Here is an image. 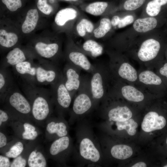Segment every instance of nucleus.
Masks as SVG:
<instances>
[{"instance_id":"obj_2","label":"nucleus","mask_w":167,"mask_h":167,"mask_svg":"<svg viewBox=\"0 0 167 167\" xmlns=\"http://www.w3.org/2000/svg\"><path fill=\"white\" fill-rule=\"evenodd\" d=\"M3 103V109L8 113L13 121L30 122L32 120L31 103L15 84L8 92Z\"/></svg>"},{"instance_id":"obj_20","label":"nucleus","mask_w":167,"mask_h":167,"mask_svg":"<svg viewBox=\"0 0 167 167\" xmlns=\"http://www.w3.org/2000/svg\"><path fill=\"white\" fill-rule=\"evenodd\" d=\"M79 152L82 157L92 162H97L100 158L99 151L92 140L88 138H84L81 141Z\"/></svg>"},{"instance_id":"obj_44","label":"nucleus","mask_w":167,"mask_h":167,"mask_svg":"<svg viewBox=\"0 0 167 167\" xmlns=\"http://www.w3.org/2000/svg\"><path fill=\"white\" fill-rule=\"evenodd\" d=\"M120 17L118 15H114L112 18L111 21L112 26L116 27L118 25Z\"/></svg>"},{"instance_id":"obj_47","label":"nucleus","mask_w":167,"mask_h":167,"mask_svg":"<svg viewBox=\"0 0 167 167\" xmlns=\"http://www.w3.org/2000/svg\"><path fill=\"white\" fill-rule=\"evenodd\" d=\"M163 167H167V164H166V165H164V166H163Z\"/></svg>"},{"instance_id":"obj_36","label":"nucleus","mask_w":167,"mask_h":167,"mask_svg":"<svg viewBox=\"0 0 167 167\" xmlns=\"http://www.w3.org/2000/svg\"><path fill=\"white\" fill-rule=\"evenodd\" d=\"M28 152L25 148L23 152L19 156L14 158L11 162V167H25L28 164Z\"/></svg>"},{"instance_id":"obj_19","label":"nucleus","mask_w":167,"mask_h":167,"mask_svg":"<svg viewBox=\"0 0 167 167\" xmlns=\"http://www.w3.org/2000/svg\"><path fill=\"white\" fill-rule=\"evenodd\" d=\"M81 15L74 8H66L61 9L56 13L54 22L58 27H62L69 25L74 29L77 21Z\"/></svg>"},{"instance_id":"obj_33","label":"nucleus","mask_w":167,"mask_h":167,"mask_svg":"<svg viewBox=\"0 0 167 167\" xmlns=\"http://www.w3.org/2000/svg\"><path fill=\"white\" fill-rule=\"evenodd\" d=\"M167 4V0H152L147 3L146 12L152 17L157 15L160 12L162 7Z\"/></svg>"},{"instance_id":"obj_8","label":"nucleus","mask_w":167,"mask_h":167,"mask_svg":"<svg viewBox=\"0 0 167 167\" xmlns=\"http://www.w3.org/2000/svg\"><path fill=\"white\" fill-rule=\"evenodd\" d=\"M88 76H81V84L74 99L72 110L77 115H82L91 109L94 105Z\"/></svg>"},{"instance_id":"obj_25","label":"nucleus","mask_w":167,"mask_h":167,"mask_svg":"<svg viewBox=\"0 0 167 167\" xmlns=\"http://www.w3.org/2000/svg\"><path fill=\"white\" fill-rule=\"evenodd\" d=\"M79 47L86 55L93 58L101 55L104 50L103 46L100 43L91 38L86 40L81 46Z\"/></svg>"},{"instance_id":"obj_11","label":"nucleus","mask_w":167,"mask_h":167,"mask_svg":"<svg viewBox=\"0 0 167 167\" xmlns=\"http://www.w3.org/2000/svg\"><path fill=\"white\" fill-rule=\"evenodd\" d=\"M29 49L37 57L57 64L58 60L62 55L61 44L57 42L38 41L30 46Z\"/></svg>"},{"instance_id":"obj_23","label":"nucleus","mask_w":167,"mask_h":167,"mask_svg":"<svg viewBox=\"0 0 167 167\" xmlns=\"http://www.w3.org/2000/svg\"><path fill=\"white\" fill-rule=\"evenodd\" d=\"M95 27L90 20L81 15L77 21L73 31L78 36L87 40L90 38Z\"/></svg>"},{"instance_id":"obj_35","label":"nucleus","mask_w":167,"mask_h":167,"mask_svg":"<svg viewBox=\"0 0 167 167\" xmlns=\"http://www.w3.org/2000/svg\"><path fill=\"white\" fill-rule=\"evenodd\" d=\"M163 80L167 87V61H161L158 63L152 70Z\"/></svg>"},{"instance_id":"obj_31","label":"nucleus","mask_w":167,"mask_h":167,"mask_svg":"<svg viewBox=\"0 0 167 167\" xmlns=\"http://www.w3.org/2000/svg\"><path fill=\"white\" fill-rule=\"evenodd\" d=\"M20 139L10 142L9 148L5 149L4 152L5 156L9 158H15L23 152L25 146L23 141Z\"/></svg>"},{"instance_id":"obj_17","label":"nucleus","mask_w":167,"mask_h":167,"mask_svg":"<svg viewBox=\"0 0 167 167\" xmlns=\"http://www.w3.org/2000/svg\"><path fill=\"white\" fill-rule=\"evenodd\" d=\"M14 72L22 80L30 84L37 85L36 65L33 59L27 60L13 66Z\"/></svg>"},{"instance_id":"obj_41","label":"nucleus","mask_w":167,"mask_h":167,"mask_svg":"<svg viewBox=\"0 0 167 167\" xmlns=\"http://www.w3.org/2000/svg\"><path fill=\"white\" fill-rule=\"evenodd\" d=\"M134 20V17L132 15H127L122 18L120 17L117 27L119 28H123L132 23Z\"/></svg>"},{"instance_id":"obj_14","label":"nucleus","mask_w":167,"mask_h":167,"mask_svg":"<svg viewBox=\"0 0 167 167\" xmlns=\"http://www.w3.org/2000/svg\"><path fill=\"white\" fill-rule=\"evenodd\" d=\"M36 58L29 49L25 50L19 47H15L7 54L1 62L0 67H13L24 61Z\"/></svg>"},{"instance_id":"obj_34","label":"nucleus","mask_w":167,"mask_h":167,"mask_svg":"<svg viewBox=\"0 0 167 167\" xmlns=\"http://www.w3.org/2000/svg\"><path fill=\"white\" fill-rule=\"evenodd\" d=\"M116 125L118 130H125L128 135L133 136L136 133L137 123L132 119L130 118L122 122H116Z\"/></svg>"},{"instance_id":"obj_9","label":"nucleus","mask_w":167,"mask_h":167,"mask_svg":"<svg viewBox=\"0 0 167 167\" xmlns=\"http://www.w3.org/2000/svg\"><path fill=\"white\" fill-rule=\"evenodd\" d=\"M36 65V81L37 85H50L54 84L62 74L57 64L37 57Z\"/></svg>"},{"instance_id":"obj_48","label":"nucleus","mask_w":167,"mask_h":167,"mask_svg":"<svg viewBox=\"0 0 167 167\" xmlns=\"http://www.w3.org/2000/svg\"><path fill=\"white\" fill-rule=\"evenodd\" d=\"M166 56L167 58V50H166Z\"/></svg>"},{"instance_id":"obj_1","label":"nucleus","mask_w":167,"mask_h":167,"mask_svg":"<svg viewBox=\"0 0 167 167\" xmlns=\"http://www.w3.org/2000/svg\"><path fill=\"white\" fill-rule=\"evenodd\" d=\"M21 88L32 106V120L38 124L46 123L53 110L50 90L23 81Z\"/></svg>"},{"instance_id":"obj_49","label":"nucleus","mask_w":167,"mask_h":167,"mask_svg":"<svg viewBox=\"0 0 167 167\" xmlns=\"http://www.w3.org/2000/svg\"><path fill=\"white\" fill-rule=\"evenodd\" d=\"M166 144L167 145V138L166 139Z\"/></svg>"},{"instance_id":"obj_38","label":"nucleus","mask_w":167,"mask_h":167,"mask_svg":"<svg viewBox=\"0 0 167 167\" xmlns=\"http://www.w3.org/2000/svg\"><path fill=\"white\" fill-rule=\"evenodd\" d=\"M37 6L38 9L46 15L50 14L53 11L52 7L47 3V0H38Z\"/></svg>"},{"instance_id":"obj_18","label":"nucleus","mask_w":167,"mask_h":167,"mask_svg":"<svg viewBox=\"0 0 167 167\" xmlns=\"http://www.w3.org/2000/svg\"><path fill=\"white\" fill-rule=\"evenodd\" d=\"M164 117L155 110H150L144 116L141 126L145 132H149L163 128L166 124Z\"/></svg>"},{"instance_id":"obj_30","label":"nucleus","mask_w":167,"mask_h":167,"mask_svg":"<svg viewBox=\"0 0 167 167\" xmlns=\"http://www.w3.org/2000/svg\"><path fill=\"white\" fill-rule=\"evenodd\" d=\"M111 153L113 157L119 160H125L132 155L133 151L132 148L125 144H117L111 148Z\"/></svg>"},{"instance_id":"obj_45","label":"nucleus","mask_w":167,"mask_h":167,"mask_svg":"<svg viewBox=\"0 0 167 167\" xmlns=\"http://www.w3.org/2000/svg\"><path fill=\"white\" fill-rule=\"evenodd\" d=\"M146 166V164L142 161L137 162L131 166L132 167H145Z\"/></svg>"},{"instance_id":"obj_27","label":"nucleus","mask_w":167,"mask_h":167,"mask_svg":"<svg viewBox=\"0 0 167 167\" xmlns=\"http://www.w3.org/2000/svg\"><path fill=\"white\" fill-rule=\"evenodd\" d=\"M157 24L156 18L148 17L136 19L133 23V27L137 32L144 33L154 29Z\"/></svg>"},{"instance_id":"obj_26","label":"nucleus","mask_w":167,"mask_h":167,"mask_svg":"<svg viewBox=\"0 0 167 167\" xmlns=\"http://www.w3.org/2000/svg\"><path fill=\"white\" fill-rule=\"evenodd\" d=\"M39 19V14L36 9L28 10L21 26L22 32L25 34L29 33L36 28Z\"/></svg>"},{"instance_id":"obj_16","label":"nucleus","mask_w":167,"mask_h":167,"mask_svg":"<svg viewBox=\"0 0 167 167\" xmlns=\"http://www.w3.org/2000/svg\"><path fill=\"white\" fill-rule=\"evenodd\" d=\"M34 140L27 145L28 150L27 165L29 167H45L47 165L46 155L42 146Z\"/></svg>"},{"instance_id":"obj_39","label":"nucleus","mask_w":167,"mask_h":167,"mask_svg":"<svg viewBox=\"0 0 167 167\" xmlns=\"http://www.w3.org/2000/svg\"><path fill=\"white\" fill-rule=\"evenodd\" d=\"M2 1L7 8L11 11H16L22 6L21 0H2Z\"/></svg>"},{"instance_id":"obj_29","label":"nucleus","mask_w":167,"mask_h":167,"mask_svg":"<svg viewBox=\"0 0 167 167\" xmlns=\"http://www.w3.org/2000/svg\"><path fill=\"white\" fill-rule=\"evenodd\" d=\"M112 26L109 19L106 17L101 18L97 26H95L91 38L99 39L103 38L110 31Z\"/></svg>"},{"instance_id":"obj_28","label":"nucleus","mask_w":167,"mask_h":167,"mask_svg":"<svg viewBox=\"0 0 167 167\" xmlns=\"http://www.w3.org/2000/svg\"><path fill=\"white\" fill-rule=\"evenodd\" d=\"M18 39L17 35L15 33L0 29V45L2 48L9 49L14 47L17 44Z\"/></svg>"},{"instance_id":"obj_21","label":"nucleus","mask_w":167,"mask_h":167,"mask_svg":"<svg viewBox=\"0 0 167 167\" xmlns=\"http://www.w3.org/2000/svg\"><path fill=\"white\" fill-rule=\"evenodd\" d=\"M45 123V136L48 140H51L54 135L59 138L67 135V126L63 122L51 119L49 118Z\"/></svg>"},{"instance_id":"obj_4","label":"nucleus","mask_w":167,"mask_h":167,"mask_svg":"<svg viewBox=\"0 0 167 167\" xmlns=\"http://www.w3.org/2000/svg\"><path fill=\"white\" fill-rule=\"evenodd\" d=\"M91 74L90 84L94 105L102 101L110 90L113 78L108 64H95Z\"/></svg>"},{"instance_id":"obj_5","label":"nucleus","mask_w":167,"mask_h":167,"mask_svg":"<svg viewBox=\"0 0 167 167\" xmlns=\"http://www.w3.org/2000/svg\"><path fill=\"white\" fill-rule=\"evenodd\" d=\"M138 71L135 86L155 98L166 93L167 87L161 78L154 71L142 67Z\"/></svg>"},{"instance_id":"obj_24","label":"nucleus","mask_w":167,"mask_h":167,"mask_svg":"<svg viewBox=\"0 0 167 167\" xmlns=\"http://www.w3.org/2000/svg\"><path fill=\"white\" fill-rule=\"evenodd\" d=\"M70 143V139L66 136L56 139L51 143L48 148V156L51 157L58 156L68 149Z\"/></svg>"},{"instance_id":"obj_15","label":"nucleus","mask_w":167,"mask_h":167,"mask_svg":"<svg viewBox=\"0 0 167 167\" xmlns=\"http://www.w3.org/2000/svg\"><path fill=\"white\" fill-rule=\"evenodd\" d=\"M10 125L16 136L19 139L33 141L38 136V129L30 122L14 121L11 122Z\"/></svg>"},{"instance_id":"obj_42","label":"nucleus","mask_w":167,"mask_h":167,"mask_svg":"<svg viewBox=\"0 0 167 167\" xmlns=\"http://www.w3.org/2000/svg\"><path fill=\"white\" fill-rule=\"evenodd\" d=\"M9 158L5 156L0 155V167H9L11 163Z\"/></svg>"},{"instance_id":"obj_10","label":"nucleus","mask_w":167,"mask_h":167,"mask_svg":"<svg viewBox=\"0 0 167 167\" xmlns=\"http://www.w3.org/2000/svg\"><path fill=\"white\" fill-rule=\"evenodd\" d=\"M65 54L67 62L90 74L94 70V65L90 62L86 54L72 40H70L67 43Z\"/></svg>"},{"instance_id":"obj_22","label":"nucleus","mask_w":167,"mask_h":167,"mask_svg":"<svg viewBox=\"0 0 167 167\" xmlns=\"http://www.w3.org/2000/svg\"><path fill=\"white\" fill-rule=\"evenodd\" d=\"M8 68H0V98L2 103L8 92L15 84L12 76Z\"/></svg>"},{"instance_id":"obj_40","label":"nucleus","mask_w":167,"mask_h":167,"mask_svg":"<svg viewBox=\"0 0 167 167\" xmlns=\"http://www.w3.org/2000/svg\"><path fill=\"white\" fill-rule=\"evenodd\" d=\"M13 121L9 114L4 109H0V128L9 122Z\"/></svg>"},{"instance_id":"obj_7","label":"nucleus","mask_w":167,"mask_h":167,"mask_svg":"<svg viewBox=\"0 0 167 167\" xmlns=\"http://www.w3.org/2000/svg\"><path fill=\"white\" fill-rule=\"evenodd\" d=\"M161 49V45L158 41L154 39H148L142 43L138 49L137 60L141 66L152 70L160 62L157 57Z\"/></svg>"},{"instance_id":"obj_12","label":"nucleus","mask_w":167,"mask_h":167,"mask_svg":"<svg viewBox=\"0 0 167 167\" xmlns=\"http://www.w3.org/2000/svg\"><path fill=\"white\" fill-rule=\"evenodd\" d=\"M51 92L54 104L61 111L67 109L72 97L65 85L62 73L57 81L51 85Z\"/></svg>"},{"instance_id":"obj_32","label":"nucleus","mask_w":167,"mask_h":167,"mask_svg":"<svg viewBox=\"0 0 167 167\" xmlns=\"http://www.w3.org/2000/svg\"><path fill=\"white\" fill-rule=\"evenodd\" d=\"M108 6V4L106 2H95L87 6L84 9V11L93 16H101L104 14Z\"/></svg>"},{"instance_id":"obj_46","label":"nucleus","mask_w":167,"mask_h":167,"mask_svg":"<svg viewBox=\"0 0 167 167\" xmlns=\"http://www.w3.org/2000/svg\"><path fill=\"white\" fill-rule=\"evenodd\" d=\"M65 0L66 1H77L78 0Z\"/></svg>"},{"instance_id":"obj_13","label":"nucleus","mask_w":167,"mask_h":167,"mask_svg":"<svg viewBox=\"0 0 167 167\" xmlns=\"http://www.w3.org/2000/svg\"><path fill=\"white\" fill-rule=\"evenodd\" d=\"M80 67L67 62L62 71L64 82L72 98L77 93L81 84Z\"/></svg>"},{"instance_id":"obj_37","label":"nucleus","mask_w":167,"mask_h":167,"mask_svg":"<svg viewBox=\"0 0 167 167\" xmlns=\"http://www.w3.org/2000/svg\"><path fill=\"white\" fill-rule=\"evenodd\" d=\"M146 0H126L123 4L124 9L126 11H132L142 6Z\"/></svg>"},{"instance_id":"obj_43","label":"nucleus","mask_w":167,"mask_h":167,"mask_svg":"<svg viewBox=\"0 0 167 167\" xmlns=\"http://www.w3.org/2000/svg\"><path fill=\"white\" fill-rule=\"evenodd\" d=\"M7 144V139L5 134L1 131L0 132V148H3Z\"/></svg>"},{"instance_id":"obj_6","label":"nucleus","mask_w":167,"mask_h":167,"mask_svg":"<svg viewBox=\"0 0 167 167\" xmlns=\"http://www.w3.org/2000/svg\"><path fill=\"white\" fill-rule=\"evenodd\" d=\"M111 89L127 102L140 104L155 98L137 86L113 79Z\"/></svg>"},{"instance_id":"obj_3","label":"nucleus","mask_w":167,"mask_h":167,"mask_svg":"<svg viewBox=\"0 0 167 167\" xmlns=\"http://www.w3.org/2000/svg\"><path fill=\"white\" fill-rule=\"evenodd\" d=\"M106 51L110 57L108 64L113 79L135 86L137 80L138 71L120 52L110 50Z\"/></svg>"}]
</instances>
